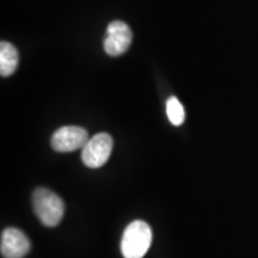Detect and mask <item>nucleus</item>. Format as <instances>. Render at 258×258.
I'll return each mask as SVG.
<instances>
[{
	"mask_svg": "<svg viewBox=\"0 0 258 258\" xmlns=\"http://www.w3.org/2000/svg\"><path fill=\"white\" fill-rule=\"evenodd\" d=\"M90 140L86 129L77 125H66L57 129L53 134L50 145L56 152H73L85 146Z\"/></svg>",
	"mask_w": 258,
	"mask_h": 258,
	"instance_id": "20e7f679",
	"label": "nucleus"
},
{
	"mask_svg": "<svg viewBox=\"0 0 258 258\" xmlns=\"http://www.w3.org/2000/svg\"><path fill=\"white\" fill-rule=\"evenodd\" d=\"M32 207L38 220L47 227H55L63 218V201L49 189L35 190L32 194Z\"/></svg>",
	"mask_w": 258,
	"mask_h": 258,
	"instance_id": "f257e3e1",
	"label": "nucleus"
},
{
	"mask_svg": "<svg viewBox=\"0 0 258 258\" xmlns=\"http://www.w3.org/2000/svg\"><path fill=\"white\" fill-rule=\"evenodd\" d=\"M133 34L131 28L124 22H111L106 29V34L103 41L104 50L110 56H120L131 47Z\"/></svg>",
	"mask_w": 258,
	"mask_h": 258,
	"instance_id": "39448f33",
	"label": "nucleus"
},
{
	"mask_svg": "<svg viewBox=\"0 0 258 258\" xmlns=\"http://www.w3.org/2000/svg\"><path fill=\"white\" fill-rule=\"evenodd\" d=\"M18 50L14 44L3 41L0 43V74L10 77L15 73L18 66Z\"/></svg>",
	"mask_w": 258,
	"mask_h": 258,
	"instance_id": "0eeeda50",
	"label": "nucleus"
},
{
	"mask_svg": "<svg viewBox=\"0 0 258 258\" xmlns=\"http://www.w3.org/2000/svg\"><path fill=\"white\" fill-rule=\"evenodd\" d=\"M166 114L173 125L183 124L185 120V111L177 97L172 96L166 101Z\"/></svg>",
	"mask_w": 258,
	"mask_h": 258,
	"instance_id": "6e6552de",
	"label": "nucleus"
},
{
	"mask_svg": "<svg viewBox=\"0 0 258 258\" xmlns=\"http://www.w3.org/2000/svg\"><path fill=\"white\" fill-rule=\"evenodd\" d=\"M152 243V231L145 221L135 220L127 226L121 241L124 258H143Z\"/></svg>",
	"mask_w": 258,
	"mask_h": 258,
	"instance_id": "f03ea898",
	"label": "nucleus"
},
{
	"mask_svg": "<svg viewBox=\"0 0 258 258\" xmlns=\"http://www.w3.org/2000/svg\"><path fill=\"white\" fill-rule=\"evenodd\" d=\"M30 246L28 237L18 228H6L2 233L0 251L4 258H24Z\"/></svg>",
	"mask_w": 258,
	"mask_h": 258,
	"instance_id": "423d86ee",
	"label": "nucleus"
},
{
	"mask_svg": "<svg viewBox=\"0 0 258 258\" xmlns=\"http://www.w3.org/2000/svg\"><path fill=\"white\" fill-rule=\"evenodd\" d=\"M112 145V138L108 133L96 134L82 148L83 163L91 169L103 166L111 156Z\"/></svg>",
	"mask_w": 258,
	"mask_h": 258,
	"instance_id": "7ed1b4c3",
	"label": "nucleus"
}]
</instances>
